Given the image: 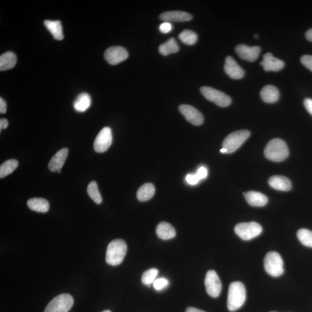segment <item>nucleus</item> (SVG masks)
Instances as JSON below:
<instances>
[{"label":"nucleus","mask_w":312,"mask_h":312,"mask_svg":"<svg viewBox=\"0 0 312 312\" xmlns=\"http://www.w3.org/2000/svg\"><path fill=\"white\" fill-rule=\"evenodd\" d=\"M246 293L245 287L241 282H234L229 286L227 297V307L231 311L241 308L245 302Z\"/></svg>","instance_id":"obj_1"},{"label":"nucleus","mask_w":312,"mask_h":312,"mask_svg":"<svg viewBox=\"0 0 312 312\" xmlns=\"http://www.w3.org/2000/svg\"><path fill=\"white\" fill-rule=\"evenodd\" d=\"M265 158L274 162H280L288 158L289 150L286 142L279 138L270 141L264 150Z\"/></svg>","instance_id":"obj_2"},{"label":"nucleus","mask_w":312,"mask_h":312,"mask_svg":"<svg viewBox=\"0 0 312 312\" xmlns=\"http://www.w3.org/2000/svg\"><path fill=\"white\" fill-rule=\"evenodd\" d=\"M127 244L123 239L113 240L109 243L106 252L107 264L112 266L120 264L127 252Z\"/></svg>","instance_id":"obj_3"},{"label":"nucleus","mask_w":312,"mask_h":312,"mask_svg":"<svg viewBox=\"0 0 312 312\" xmlns=\"http://www.w3.org/2000/svg\"><path fill=\"white\" fill-rule=\"evenodd\" d=\"M264 266L265 271L272 277H279L284 273L283 260L275 252H270L265 256Z\"/></svg>","instance_id":"obj_4"},{"label":"nucleus","mask_w":312,"mask_h":312,"mask_svg":"<svg viewBox=\"0 0 312 312\" xmlns=\"http://www.w3.org/2000/svg\"><path fill=\"white\" fill-rule=\"evenodd\" d=\"M251 136L248 130H239L229 135L223 142V147L227 150V154L234 152Z\"/></svg>","instance_id":"obj_5"},{"label":"nucleus","mask_w":312,"mask_h":312,"mask_svg":"<svg viewBox=\"0 0 312 312\" xmlns=\"http://www.w3.org/2000/svg\"><path fill=\"white\" fill-rule=\"evenodd\" d=\"M235 233L244 241H250L258 237L263 232V228L259 223L252 222L241 223L236 225Z\"/></svg>","instance_id":"obj_6"},{"label":"nucleus","mask_w":312,"mask_h":312,"mask_svg":"<svg viewBox=\"0 0 312 312\" xmlns=\"http://www.w3.org/2000/svg\"><path fill=\"white\" fill-rule=\"evenodd\" d=\"M73 304L74 299L71 295H58L48 303L44 312H68Z\"/></svg>","instance_id":"obj_7"},{"label":"nucleus","mask_w":312,"mask_h":312,"mask_svg":"<svg viewBox=\"0 0 312 312\" xmlns=\"http://www.w3.org/2000/svg\"><path fill=\"white\" fill-rule=\"evenodd\" d=\"M200 91L205 98L214 103L221 107H227L231 104V99L224 92L215 89L212 87L204 86Z\"/></svg>","instance_id":"obj_8"},{"label":"nucleus","mask_w":312,"mask_h":312,"mask_svg":"<svg viewBox=\"0 0 312 312\" xmlns=\"http://www.w3.org/2000/svg\"><path fill=\"white\" fill-rule=\"evenodd\" d=\"M205 285L206 292L210 297L216 298L220 296L222 285L220 278L213 270H210L206 274Z\"/></svg>","instance_id":"obj_9"},{"label":"nucleus","mask_w":312,"mask_h":312,"mask_svg":"<svg viewBox=\"0 0 312 312\" xmlns=\"http://www.w3.org/2000/svg\"><path fill=\"white\" fill-rule=\"evenodd\" d=\"M111 129L106 127L100 131L94 142V149L97 152L104 153L111 146L112 142Z\"/></svg>","instance_id":"obj_10"},{"label":"nucleus","mask_w":312,"mask_h":312,"mask_svg":"<svg viewBox=\"0 0 312 312\" xmlns=\"http://www.w3.org/2000/svg\"><path fill=\"white\" fill-rule=\"evenodd\" d=\"M104 57L109 64L116 65L126 60L129 57V53L121 46H112L105 50Z\"/></svg>","instance_id":"obj_11"},{"label":"nucleus","mask_w":312,"mask_h":312,"mask_svg":"<svg viewBox=\"0 0 312 312\" xmlns=\"http://www.w3.org/2000/svg\"><path fill=\"white\" fill-rule=\"evenodd\" d=\"M235 50L240 58L249 62L255 61L261 52V48L258 46H249L244 44L237 45Z\"/></svg>","instance_id":"obj_12"},{"label":"nucleus","mask_w":312,"mask_h":312,"mask_svg":"<svg viewBox=\"0 0 312 312\" xmlns=\"http://www.w3.org/2000/svg\"><path fill=\"white\" fill-rule=\"evenodd\" d=\"M179 110L190 123L195 126H200L203 123V116L195 107L189 105H181L179 107Z\"/></svg>","instance_id":"obj_13"},{"label":"nucleus","mask_w":312,"mask_h":312,"mask_svg":"<svg viewBox=\"0 0 312 312\" xmlns=\"http://www.w3.org/2000/svg\"><path fill=\"white\" fill-rule=\"evenodd\" d=\"M265 71L278 72L284 68V61L274 57L271 53H265L263 56V60L260 62Z\"/></svg>","instance_id":"obj_14"},{"label":"nucleus","mask_w":312,"mask_h":312,"mask_svg":"<svg viewBox=\"0 0 312 312\" xmlns=\"http://www.w3.org/2000/svg\"><path fill=\"white\" fill-rule=\"evenodd\" d=\"M225 71L226 73L233 79H242L244 75V70L231 56H227L226 58Z\"/></svg>","instance_id":"obj_15"},{"label":"nucleus","mask_w":312,"mask_h":312,"mask_svg":"<svg viewBox=\"0 0 312 312\" xmlns=\"http://www.w3.org/2000/svg\"><path fill=\"white\" fill-rule=\"evenodd\" d=\"M192 18L193 16L191 14L179 11H167L160 15V19L166 22H188Z\"/></svg>","instance_id":"obj_16"},{"label":"nucleus","mask_w":312,"mask_h":312,"mask_svg":"<svg viewBox=\"0 0 312 312\" xmlns=\"http://www.w3.org/2000/svg\"><path fill=\"white\" fill-rule=\"evenodd\" d=\"M69 150L67 148H63L57 151L54 154L49 163V169L52 172H58L61 169L66 162L68 156Z\"/></svg>","instance_id":"obj_17"},{"label":"nucleus","mask_w":312,"mask_h":312,"mask_svg":"<svg viewBox=\"0 0 312 312\" xmlns=\"http://www.w3.org/2000/svg\"><path fill=\"white\" fill-rule=\"evenodd\" d=\"M268 183L272 188L276 191L288 192L292 189L291 181L283 176H273L269 178Z\"/></svg>","instance_id":"obj_18"},{"label":"nucleus","mask_w":312,"mask_h":312,"mask_svg":"<svg viewBox=\"0 0 312 312\" xmlns=\"http://www.w3.org/2000/svg\"><path fill=\"white\" fill-rule=\"evenodd\" d=\"M244 197L247 203L254 207H262L267 204L268 197L264 194L257 192H248L245 193Z\"/></svg>","instance_id":"obj_19"},{"label":"nucleus","mask_w":312,"mask_h":312,"mask_svg":"<svg viewBox=\"0 0 312 312\" xmlns=\"http://www.w3.org/2000/svg\"><path fill=\"white\" fill-rule=\"evenodd\" d=\"M260 96L264 102L273 104L279 100V91L275 86L266 85L261 89Z\"/></svg>","instance_id":"obj_20"},{"label":"nucleus","mask_w":312,"mask_h":312,"mask_svg":"<svg viewBox=\"0 0 312 312\" xmlns=\"http://www.w3.org/2000/svg\"><path fill=\"white\" fill-rule=\"evenodd\" d=\"M156 234L160 239L168 240L175 237L176 231L169 223L162 222L156 228Z\"/></svg>","instance_id":"obj_21"},{"label":"nucleus","mask_w":312,"mask_h":312,"mask_svg":"<svg viewBox=\"0 0 312 312\" xmlns=\"http://www.w3.org/2000/svg\"><path fill=\"white\" fill-rule=\"evenodd\" d=\"M44 23L46 28L52 34L54 39L60 41L64 39L60 21L46 20Z\"/></svg>","instance_id":"obj_22"},{"label":"nucleus","mask_w":312,"mask_h":312,"mask_svg":"<svg viewBox=\"0 0 312 312\" xmlns=\"http://www.w3.org/2000/svg\"><path fill=\"white\" fill-rule=\"evenodd\" d=\"M27 204L29 209L37 212L45 213L49 209V202L42 198H33L29 199Z\"/></svg>","instance_id":"obj_23"},{"label":"nucleus","mask_w":312,"mask_h":312,"mask_svg":"<svg viewBox=\"0 0 312 312\" xmlns=\"http://www.w3.org/2000/svg\"><path fill=\"white\" fill-rule=\"evenodd\" d=\"M16 62L17 58L14 53H4L0 56V70L3 71L13 69Z\"/></svg>","instance_id":"obj_24"},{"label":"nucleus","mask_w":312,"mask_h":312,"mask_svg":"<svg viewBox=\"0 0 312 312\" xmlns=\"http://www.w3.org/2000/svg\"><path fill=\"white\" fill-rule=\"evenodd\" d=\"M91 104V100L90 95L83 92L76 99L74 103V107L77 112H84L90 108Z\"/></svg>","instance_id":"obj_25"},{"label":"nucleus","mask_w":312,"mask_h":312,"mask_svg":"<svg viewBox=\"0 0 312 312\" xmlns=\"http://www.w3.org/2000/svg\"><path fill=\"white\" fill-rule=\"evenodd\" d=\"M155 188L151 183H145L139 188L137 193V199L140 201H147L154 195Z\"/></svg>","instance_id":"obj_26"},{"label":"nucleus","mask_w":312,"mask_h":312,"mask_svg":"<svg viewBox=\"0 0 312 312\" xmlns=\"http://www.w3.org/2000/svg\"><path fill=\"white\" fill-rule=\"evenodd\" d=\"M179 50L178 45L174 38H171L166 43L160 45L159 48V52L163 56H168L171 53L178 52Z\"/></svg>","instance_id":"obj_27"},{"label":"nucleus","mask_w":312,"mask_h":312,"mask_svg":"<svg viewBox=\"0 0 312 312\" xmlns=\"http://www.w3.org/2000/svg\"><path fill=\"white\" fill-rule=\"evenodd\" d=\"M19 163L15 159H10L4 162L0 166V178H3L13 172L18 167Z\"/></svg>","instance_id":"obj_28"},{"label":"nucleus","mask_w":312,"mask_h":312,"mask_svg":"<svg viewBox=\"0 0 312 312\" xmlns=\"http://www.w3.org/2000/svg\"><path fill=\"white\" fill-rule=\"evenodd\" d=\"M87 191L88 196L95 202V203L100 204L102 202V197L99 191L98 183L95 181H92L88 184Z\"/></svg>","instance_id":"obj_29"},{"label":"nucleus","mask_w":312,"mask_h":312,"mask_svg":"<svg viewBox=\"0 0 312 312\" xmlns=\"http://www.w3.org/2000/svg\"><path fill=\"white\" fill-rule=\"evenodd\" d=\"M297 237L303 245L312 248L311 231L305 229L299 230L297 232Z\"/></svg>","instance_id":"obj_30"},{"label":"nucleus","mask_w":312,"mask_h":312,"mask_svg":"<svg viewBox=\"0 0 312 312\" xmlns=\"http://www.w3.org/2000/svg\"><path fill=\"white\" fill-rule=\"evenodd\" d=\"M179 39L185 44L195 45L197 43L198 37L196 34L189 29H184L179 35Z\"/></svg>","instance_id":"obj_31"},{"label":"nucleus","mask_w":312,"mask_h":312,"mask_svg":"<svg viewBox=\"0 0 312 312\" xmlns=\"http://www.w3.org/2000/svg\"><path fill=\"white\" fill-rule=\"evenodd\" d=\"M158 272V269L151 268L143 273L141 278L143 284L149 286L151 284H153Z\"/></svg>","instance_id":"obj_32"},{"label":"nucleus","mask_w":312,"mask_h":312,"mask_svg":"<svg viewBox=\"0 0 312 312\" xmlns=\"http://www.w3.org/2000/svg\"><path fill=\"white\" fill-rule=\"evenodd\" d=\"M168 285L169 282L166 278H159L155 279L153 283L154 289L158 291L165 289Z\"/></svg>","instance_id":"obj_33"},{"label":"nucleus","mask_w":312,"mask_h":312,"mask_svg":"<svg viewBox=\"0 0 312 312\" xmlns=\"http://www.w3.org/2000/svg\"><path fill=\"white\" fill-rule=\"evenodd\" d=\"M302 64L312 72V56L304 55L301 58Z\"/></svg>","instance_id":"obj_34"},{"label":"nucleus","mask_w":312,"mask_h":312,"mask_svg":"<svg viewBox=\"0 0 312 312\" xmlns=\"http://www.w3.org/2000/svg\"><path fill=\"white\" fill-rule=\"evenodd\" d=\"M185 180H186L187 182L191 185H195L199 182L200 179L199 177L198 176L197 174H189L186 176V178H185Z\"/></svg>","instance_id":"obj_35"},{"label":"nucleus","mask_w":312,"mask_h":312,"mask_svg":"<svg viewBox=\"0 0 312 312\" xmlns=\"http://www.w3.org/2000/svg\"><path fill=\"white\" fill-rule=\"evenodd\" d=\"M172 29V25L170 22H164L160 25V31L164 34L169 33Z\"/></svg>","instance_id":"obj_36"},{"label":"nucleus","mask_w":312,"mask_h":312,"mask_svg":"<svg viewBox=\"0 0 312 312\" xmlns=\"http://www.w3.org/2000/svg\"><path fill=\"white\" fill-rule=\"evenodd\" d=\"M196 174L199 177L200 180L204 179L208 176V171L205 167H201L198 170Z\"/></svg>","instance_id":"obj_37"},{"label":"nucleus","mask_w":312,"mask_h":312,"mask_svg":"<svg viewBox=\"0 0 312 312\" xmlns=\"http://www.w3.org/2000/svg\"><path fill=\"white\" fill-rule=\"evenodd\" d=\"M303 104H304V106L307 111L312 116V99H306Z\"/></svg>","instance_id":"obj_38"},{"label":"nucleus","mask_w":312,"mask_h":312,"mask_svg":"<svg viewBox=\"0 0 312 312\" xmlns=\"http://www.w3.org/2000/svg\"><path fill=\"white\" fill-rule=\"evenodd\" d=\"M7 112V103L2 98L0 99V113H6Z\"/></svg>","instance_id":"obj_39"},{"label":"nucleus","mask_w":312,"mask_h":312,"mask_svg":"<svg viewBox=\"0 0 312 312\" xmlns=\"http://www.w3.org/2000/svg\"><path fill=\"white\" fill-rule=\"evenodd\" d=\"M8 126V121L6 119L0 120V130L6 129Z\"/></svg>","instance_id":"obj_40"},{"label":"nucleus","mask_w":312,"mask_h":312,"mask_svg":"<svg viewBox=\"0 0 312 312\" xmlns=\"http://www.w3.org/2000/svg\"><path fill=\"white\" fill-rule=\"evenodd\" d=\"M185 312H205V311L200 310L199 309L195 308V307H188L186 310H185Z\"/></svg>","instance_id":"obj_41"},{"label":"nucleus","mask_w":312,"mask_h":312,"mask_svg":"<svg viewBox=\"0 0 312 312\" xmlns=\"http://www.w3.org/2000/svg\"><path fill=\"white\" fill-rule=\"evenodd\" d=\"M305 36L306 39L312 43V28L309 29V30L306 33Z\"/></svg>","instance_id":"obj_42"},{"label":"nucleus","mask_w":312,"mask_h":312,"mask_svg":"<svg viewBox=\"0 0 312 312\" xmlns=\"http://www.w3.org/2000/svg\"><path fill=\"white\" fill-rule=\"evenodd\" d=\"M221 153H223V154H225V153H227V150L225 148H223L220 150Z\"/></svg>","instance_id":"obj_43"},{"label":"nucleus","mask_w":312,"mask_h":312,"mask_svg":"<svg viewBox=\"0 0 312 312\" xmlns=\"http://www.w3.org/2000/svg\"><path fill=\"white\" fill-rule=\"evenodd\" d=\"M254 37L256 39H257L259 38V35H254Z\"/></svg>","instance_id":"obj_44"},{"label":"nucleus","mask_w":312,"mask_h":312,"mask_svg":"<svg viewBox=\"0 0 312 312\" xmlns=\"http://www.w3.org/2000/svg\"><path fill=\"white\" fill-rule=\"evenodd\" d=\"M102 312H111V311L110 310H104Z\"/></svg>","instance_id":"obj_45"},{"label":"nucleus","mask_w":312,"mask_h":312,"mask_svg":"<svg viewBox=\"0 0 312 312\" xmlns=\"http://www.w3.org/2000/svg\"><path fill=\"white\" fill-rule=\"evenodd\" d=\"M270 312H277V311H270Z\"/></svg>","instance_id":"obj_46"}]
</instances>
